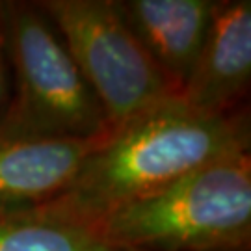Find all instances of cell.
<instances>
[{"instance_id": "cell-10", "label": "cell", "mask_w": 251, "mask_h": 251, "mask_svg": "<svg viewBox=\"0 0 251 251\" xmlns=\"http://www.w3.org/2000/svg\"><path fill=\"white\" fill-rule=\"evenodd\" d=\"M234 251H251V248H246V250H234Z\"/></svg>"}, {"instance_id": "cell-7", "label": "cell", "mask_w": 251, "mask_h": 251, "mask_svg": "<svg viewBox=\"0 0 251 251\" xmlns=\"http://www.w3.org/2000/svg\"><path fill=\"white\" fill-rule=\"evenodd\" d=\"M114 4L179 95L205 43L218 0H114Z\"/></svg>"}, {"instance_id": "cell-1", "label": "cell", "mask_w": 251, "mask_h": 251, "mask_svg": "<svg viewBox=\"0 0 251 251\" xmlns=\"http://www.w3.org/2000/svg\"><path fill=\"white\" fill-rule=\"evenodd\" d=\"M246 151H251L250 108L205 116L171 95L112 128L62 196L26 210L91 231L117 208Z\"/></svg>"}, {"instance_id": "cell-6", "label": "cell", "mask_w": 251, "mask_h": 251, "mask_svg": "<svg viewBox=\"0 0 251 251\" xmlns=\"http://www.w3.org/2000/svg\"><path fill=\"white\" fill-rule=\"evenodd\" d=\"M106 136L0 140V210L36 208L62 196Z\"/></svg>"}, {"instance_id": "cell-3", "label": "cell", "mask_w": 251, "mask_h": 251, "mask_svg": "<svg viewBox=\"0 0 251 251\" xmlns=\"http://www.w3.org/2000/svg\"><path fill=\"white\" fill-rule=\"evenodd\" d=\"M6 47L11 93L0 140L100 138L112 130L37 0H6Z\"/></svg>"}, {"instance_id": "cell-8", "label": "cell", "mask_w": 251, "mask_h": 251, "mask_svg": "<svg viewBox=\"0 0 251 251\" xmlns=\"http://www.w3.org/2000/svg\"><path fill=\"white\" fill-rule=\"evenodd\" d=\"M0 251H123L80 225L63 224L34 210H0Z\"/></svg>"}, {"instance_id": "cell-5", "label": "cell", "mask_w": 251, "mask_h": 251, "mask_svg": "<svg viewBox=\"0 0 251 251\" xmlns=\"http://www.w3.org/2000/svg\"><path fill=\"white\" fill-rule=\"evenodd\" d=\"M251 2L218 0L208 34L179 97L205 116L250 108Z\"/></svg>"}, {"instance_id": "cell-2", "label": "cell", "mask_w": 251, "mask_h": 251, "mask_svg": "<svg viewBox=\"0 0 251 251\" xmlns=\"http://www.w3.org/2000/svg\"><path fill=\"white\" fill-rule=\"evenodd\" d=\"M91 231L123 251L251 248V151L212 162L121 206Z\"/></svg>"}, {"instance_id": "cell-9", "label": "cell", "mask_w": 251, "mask_h": 251, "mask_svg": "<svg viewBox=\"0 0 251 251\" xmlns=\"http://www.w3.org/2000/svg\"><path fill=\"white\" fill-rule=\"evenodd\" d=\"M11 93V71H9L8 47H6V2L0 0V119L6 112Z\"/></svg>"}, {"instance_id": "cell-4", "label": "cell", "mask_w": 251, "mask_h": 251, "mask_svg": "<svg viewBox=\"0 0 251 251\" xmlns=\"http://www.w3.org/2000/svg\"><path fill=\"white\" fill-rule=\"evenodd\" d=\"M37 4L95 93L110 128L175 95L114 0H37Z\"/></svg>"}]
</instances>
